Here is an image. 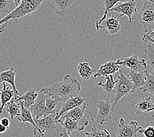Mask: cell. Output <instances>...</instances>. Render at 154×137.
I'll return each instance as SVG.
<instances>
[{
	"label": "cell",
	"mask_w": 154,
	"mask_h": 137,
	"mask_svg": "<svg viewBox=\"0 0 154 137\" xmlns=\"http://www.w3.org/2000/svg\"><path fill=\"white\" fill-rule=\"evenodd\" d=\"M48 94L57 95L60 96L63 101L70 98L79 95L80 90V84L77 80L66 75L64 76L61 82H59L47 88L42 89Z\"/></svg>",
	"instance_id": "cell-1"
},
{
	"label": "cell",
	"mask_w": 154,
	"mask_h": 137,
	"mask_svg": "<svg viewBox=\"0 0 154 137\" xmlns=\"http://www.w3.org/2000/svg\"><path fill=\"white\" fill-rule=\"evenodd\" d=\"M44 0H22L15 9L0 20V26L10 20H17L32 13L40 8Z\"/></svg>",
	"instance_id": "cell-2"
},
{
	"label": "cell",
	"mask_w": 154,
	"mask_h": 137,
	"mask_svg": "<svg viewBox=\"0 0 154 137\" xmlns=\"http://www.w3.org/2000/svg\"><path fill=\"white\" fill-rule=\"evenodd\" d=\"M56 122L62 125L63 129L59 135L64 137L71 136V133L75 131H82L89 124L88 120L80 121L71 117H61Z\"/></svg>",
	"instance_id": "cell-3"
},
{
	"label": "cell",
	"mask_w": 154,
	"mask_h": 137,
	"mask_svg": "<svg viewBox=\"0 0 154 137\" xmlns=\"http://www.w3.org/2000/svg\"><path fill=\"white\" fill-rule=\"evenodd\" d=\"M119 73L117 82L115 84L113 90V92L115 94L113 103L112 105V107L113 108L121 98L131 93L133 88V84L131 80L129 79L128 77L126 76L120 69Z\"/></svg>",
	"instance_id": "cell-4"
},
{
	"label": "cell",
	"mask_w": 154,
	"mask_h": 137,
	"mask_svg": "<svg viewBox=\"0 0 154 137\" xmlns=\"http://www.w3.org/2000/svg\"><path fill=\"white\" fill-rule=\"evenodd\" d=\"M142 1H143V8L138 14V17L139 22L143 26L145 33H149L154 30V3L149 0Z\"/></svg>",
	"instance_id": "cell-5"
},
{
	"label": "cell",
	"mask_w": 154,
	"mask_h": 137,
	"mask_svg": "<svg viewBox=\"0 0 154 137\" xmlns=\"http://www.w3.org/2000/svg\"><path fill=\"white\" fill-rule=\"evenodd\" d=\"M55 114H51L45 117L36 119L34 121L38 128V133L36 136L44 137L46 135H50L57 127V123L55 120Z\"/></svg>",
	"instance_id": "cell-6"
},
{
	"label": "cell",
	"mask_w": 154,
	"mask_h": 137,
	"mask_svg": "<svg viewBox=\"0 0 154 137\" xmlns=\"http://www.w3.org/2000/svg\"><path fill=\"white\" fill-rule=\"evenodd\" d=\"M47 96L48 94L41 90L38 94V96L34 103L29 108L32 113L33 118L45 117L50 114L45 107V99Z\"/></svg>",
	"instance_id": "cell-7"
},
{
	"label": "cell",
	"mask_w": 154,
	"mask_h": 137,
	"mask_svg": "<svg viewBox=\"0 0 154 137\" xmlns=\"http://www.w3.org/2000/svg\"><path fill=\"white\" fill-rule=\"evenodd\" d=\"M137 9L138 8L135 0H128V1L117 3L109 10V12L119 13L120 17L127 16L129 19V22L132 23V21L134 20L132 15L134 13L137 12Z\"/></svg>",
	"instance_id": "cell-8"
},
{
	"label": "cell",
	"mask_w": 154,
	"mask_h": 137,
	"mask_svg": "<svg viewBox=\"0 0 154 137\" xmlns=\"http://www.w3.org/2000/svg\"><path fill=\"white\" fill-rule=\"evenodd\" d=\"M98 108V113L96 117V122L103 125L105 122L111 119L114 112V108L112 107V104L109 100V96H108L106 101L100 100L98 104L94 105Z\"/></svg>",
	"instance_id": "cell-9"
},
{
	"label": "cell",
	"mask_w": 154,
	"mask_h": 137,
	"mask_svg": "<svg viewBox=\"0 0 154 137\" xmlns=\"http://www.w3.org/2000/svg\"><path fill=\"white\" fill-rule=\"evenodd\" d=\"M115 63L121 66L127 67L131 71H144L146 69V64L144 59H140L138 55L130 56L128 58H123L115 61Z\"/></svg>",
	"instance_id": "cell-10"
},
{
	"label": "cell",
	"mask_w": 154,
	"mask_h": 137,
	"mask_svg": "<svg viewBox=\"0 0 154 137\" xmlns=\"http://www.w3.org/2000/svg\"><path fill=\"white\" fill-rule=\"evenodd\" d=\"M141 126L138 125L136 121H132L127 123L123 118H121L117 130V136L118 137H136Z\"/></svg>",
	"instance_id": "cell-11"
},
{
	"label": "cell",
	"mask_w": 154,
	"mask_h": 137,
	"mask_svg": "<svg viewBox=\"0 0 154 137\" xmlns=\"http://www.w3.org/2000/svg\"><path fill=\"white\" fill-rule=\"evenodd\" d=\"M146 93L144 98L137 100L131 104V108L136 114H146L154 111V104L152 100V95Z\"/></svg>",
	"instance_id": "cell-12"
},
{
	"label": "cell",
	"mask_w": 154,
	"mask_h": 137,
	"mask_svg": "<svg viewBox=\"0 0 154 137\" xmlns=\"http://www.w3.org/2000/svg\"><path fill=\"white\" fill-rule=\"evenodd\" d=\"M86 100L85 98H83L80 95H77L76 96L70 98L65 101H63L61 107L59 110L57 114L55 115V120L57 121L61 116L65 114L66 112L72 110L79 105H81Z\"/></svg>",
	"instance_id": "cell-13"
},
{
	"label": "cell",
	"mask_w": 154,
	"mask_h": 137,
	"mask_svg": "<svg viewBox=\"0 0 154 137\" xmlns=\"http://www.w3.org/2000/svg\"><path fill=\"white\" fill-rule=\"evenodd\" d=\"M97 30H107L111 34H117L121 30V24L118 19L114 17L104 19L100 24L96 26Z\"/></svg>",
	"instance_id": "cell-14"
},
{
	"label": "cell",
	"mask_w": 154,
	"mask_h": 137,
	"mask_svg": "<svg viewBox=\"0 0 154 137\" xmlns=\"http://www.w3.org/2000/svg\"><path fill=\"white\" fill-rule=\"evenodd\" d=\"M75 0H51L50 5L55 11V15H60L64 17L66 12L71 8Z\"/></svg>",
	"instance_id": "cell-15"
},
{
	"label": "cell",
	"mask_w": 154,
	"mask_h": 137,
	"mask_svg": "<svg viewBox=\"0 0 154 137\" xmlns=\"http://www.w3.org/2000/svg\"><path fill=\"white\" fill-rule=\"evenodd\" d=\"M121 68V66L117 65L115 61H108L103 63V65L100 66L95 74L94 75V79H96L99 76H106L109 75H114Z\"/></svg>",
	"instance_id": "cell-16"
},
{
	"label": "cell",
	"mask_w": 154,
	"mask_h": 137,
	"mask_svg": "<svg viewBox=\"0 0 154 137\" xmlns=\"http://www.w3.org/2000/svg\"><path fill=\"white\" fill-rule=\"evenodd\" d=\"M21 95V94H20ZM20 95L17 94L15 91L12 89H10V87L7 86L5 83H3V88L0 90V100H1V107H0V117L3 112V108L8 104L9 101H11L14 97H17Z\"/></svg>",
	"instance_id": "cell-17"
},
{
	"label": "cell",
	"mask_w": 154,
	"mask_h": 137,
	"mask_svg": "<svg viewBox=\"0 0 154 137\" xmlns=\"http://www.w3.org/2000/svg\"><path fill=\"white\" fill-rule=\"evenodd\" d=\"M19 101L20 102V107H21V110H20V114L17 116V119H18V120L20 122H23V123L29 122L30 124H32L34 126V130L31 132H32L35 136H37L38 128L34 123L32 113H31V111H30L29 108H26L24 106L23 100H19Z\"/></svg>",
	"instance_id": "cell-18"
},
{
	"label": "cell",
	"mask_w": 154,
	"mask_h": 137,
	"mask_svg": "<svg viewBox=\"0 0 154 137\" xmlns=\"http://www.w3.org/2000/svg\"><path fill=\"white\" fill-rule=\"evenodd\" d=\"M142 58L146 64V71L154 75V47L153 44L149 42L148 48L144 50Z\"/></svg>",
	"instance_id": "cell-19"
},
{
	"label": "cell",
	"mask_w": 154,
	"mask_h": 137,
	"mask_svg": "<svg viewBox=\"0 0 154 137\" xmlns=\"http://www.w3.org/2000/svg\"><path fill=\"white\" fill-rule=\"evenodd\" d=\"M128 76L133 84V88L131 93L135 92L136 90L139 89L140 88L143 86L146 80L144 71H131L129 72Z\"/></svg>",
	"instance_id": "cell-20"
},
{
	"label": "cell",
	"mask_w": 154,
	"mask_h": 137,
	"mask_svg": "<svg viewBox=\"0 0 154 137\" xmlns=\"http://www.w3.org/2000/svg\"><path fill=\"white\" fill-rule=\"evenodd\" d=\"M60 102H63V99L57 95L48 94L45 99V107L50 114H54L57 115L60 109L58 105Z\"/></svg>",
	"instance_id": "cell-21"
},
{
	"label": "cell",
	"mask_w": 154,
	"mask_h": 137,
	"mask_svg": "<svg viewBox=\"0 0 154 137\" xmlns=\"http://www.w3.org/2000/svg\"><path fill=\"white\" fill-rule=\"evenodd\" d=\"M15 75H16V70L11 67V69L8 70V71H3L0 73V84L3 83H8L9 84H11L13 89L15 91V92L20 95L17 90V87L15 85Z\"/></svg>",
	"instance_id": "cell-22"
},
{
	"label": "cell",
	"mask_w": 154,
	"mask_h": 137,
	"mask_svg": "<svg viewBox=\"0 0 154 137\" xmlns=\"http://www.w3.org/2000/svg\"><path fill=\"white\" fill-rule=\"evenodd\" d=\"M38 94L36 89H30L25 94L23 95L21 94L17 97V99L18 100H23L24 106L26 108H29L34 103L38 96Z\"/></svg>",
	"instance_id": "cell-23"
},
{
	"label": "cell",
	"mask_w": 154,
	"mask_h": 137,
	"mask_svg": "<svg viewBox=\"0 0 154 137\" xmlns=\"http://www.w3.org/2000/svg\"><path fill=\"white\" fill-rule=\"evenodd\" d=\"M17 97H14L13 99L10 101H9L5 105V106H7V110H8V112L12 119H14L15 116L17 117V116L20 114V110H21V107H20V102L19 100H17Z\"/></svg>",
	"instance_id": "cell-24"
},
{
	"label": "cell",
	"mask_w": 154,
	"mask_h": 137,
	"mask_svg": "<svg viewBox=\"0 0 154 137\" xmlns=\"http://www.w3.org/2000/svg\"><path fill=\"white\" fill-rule=\"evenodd\" d=\"M78 72L81 78L85 80H88L93 75L94 70L89 65L87 62L80 63L78 65Z\"/></svg>",
	"instance_id": "cell-25"
},
{
	"label": "cell",
	"mask_w": 154,
	"mask_h": 137,
	"mask_svg": "<svg viewBox=\"0 0 154 137\" xmlns=\"http://www.w3.org/2000/svg\"><path fill=\"white\" fill-rule=\"evenodd\" d=\"M146 76V82L143 86L140 87L139 90L143 92H147L154 96V75L144 71Z\"/></svg>",
	"instance_id": "cell-26"
},
{
	"label": "cell",
	"mask_w": 154,
	"mask_h": 137,
	"mask_svg": "<svg viewBox=\"0 0 154 137\" xmlns=\"http://www.w3.org/2000/svg\"><path fill=\"white\" fill-rule=\"evenodd\" d=\"M106 80H107L106 83H103L102 80H101V81L98 84H97V86L102 87L103 90L107 94L108 96H109L111 93L113 92L115 84L117 83V80H114L113 75H107V76H106Z\"/></svg>",
	"instance_id": "cell-27"
},
{
	"label": "cell",
	"mask_w": 154,
	"mask_h": 137,
	"mask_svg": "<svg viewBox=\"0 0 154 137\" xmlns=\"http://www.w3.org/2000/svg\"><path fill=\"white\" fill-rule=\"evenodd\" d=\"M126 1H128V0H103V3H104V8H105L104 13H103V17H101V19L97 20L96 22V26L98 25V24H100L104 19H106L107 18V13L109 12V10L113 8V7H114L115 5H116L117 3L121 2H126ZM141 1H142V0H141Z\"/></svg>",
	"instance_id": "cell-28"
},
{
	"label": "cell",
	"mask_w": 154,
	"mask_h": 137,
	"mask_svg": "<svg viewBox=\"0 0 154 137\" xmlns=\"http://www.w3.org/2000/svg\"><path fill=\"white\" fill-rule=\"evenodd\" d=\"M92 121H93V126L91 130V132H86V135L88 137H94V136H100V137H109L111 135L109 133L106 129H104L103 131H101L99 129L96 127V121H94V119H92Z\"/></svg>",
	"instance_id": "cell-29"
},
{
	"label": "cell",
	"mask_w": 154,
	"mask_h": 137,
	"mask_svg": "<svg viewBox=\"0 0 154 137\" xmlns=\"http://www.w3.org/2000/svg\"><path fill=\"white\" fill-rule=\"evenodd\" d=\"M11 4V0H0V15H8Z\"/></svg>",
	"instance_id": "cell-30"
},
{
	"label": "cell",
	"mask_w": 154,
	"mask_h": 137,
	"mask_svg": "<svg viewBox=\"0 0 154 137\" xmlns=\"http://www.w3.org/2000/svg\"><path fill=\"white\" fill-rule=\"evenodd\" d=\"M138 132L143 134L146 137H154V126H148L146 128L140 126Z\"/></svg>",
	"instance_id": "cell-31"
},
{
	"label": "cell",
	"mask_w": 154,
	"mask_h": 137,
	"mask_svg": "<svg viewBox=\"0 0 154 137\" xmlns=\"http://www.w3.org/2000/svg\"><path fill=\"white\" fill-rule=\"evenodd\" d=\"M142 40L145 42H150V43H152L153 44H154V39L152 38V37L148 36V34L146 33L143 35V37H142Z\"/></svg>",
	"instance_id": "cell-32"
},
{
	"label": "cell",
	"mask_w": 154,
	"mask_h": 137,
	"mask_svg": "<svg viewBox=\"0 0 154 137\" xmlns=\"http://www.w3.org/2000/svg\"><path fill=\"white\" fill-rule=\"evenodd\" d=\"M0 123H2L3 125L6 126L7 128H8L10 125V121L8 118L3 117L0 120Z\"/></svg>",
	"instance_id": "cell-33"
},
{
	"label": "cell",
	"mask_w": 154,
	"mask_h": 137,
	"mask_svg": "<svg viewBox=\"0 0 154 137\" xmlns=\"http://www.w3.org/2000/svg\"><path fill=\"white\" fill-rule=\"evenodd\" d=\"M8 22H6L5 23H3V25L0 27V34H2L3 33V32H4L5 27L8 26Z\"/></svg>",
	"instance_id": "cell-34"
},
{
	"label": "cell",
	"mask_w": 154,
	"mask_h": 137,
	"mask_svg": "<svg viewBox=\"0 0 154 137\" xmlns=\"http://www.w3.org/2000/svg\"><path fill=\"white\" fill-rule=\"evenodd\" d=\"M6 126H5L4 125H3L2 123H0V133H3L6 131L7 130Z\"/></svg>",
	"instance_id": "cell-35"
},
{
	"label": "cell",
	"mask_w": 154,
	"mask_h": 137,
	"mask_svg": "<svg viewBox=\"0 0 154 137\" xmlns=\"http://www.w3.org/2000/svg\"><path fill=\"white\" fill-rule=\"evenodd\" d=\"M21 1H22V0H13V2H14V3H15L16 7H17L20 4V2H21Z\"/></svg>",
	"instance_id": "cell-36"
},
{
	"label": "cell",
	"mask_w": 154,
	"mask_h": 137,
	"mask_svg": "<svg viewBox=\"0 0 154 137\" xmlns=\"http://www.w3.org/2000/svg\"><path fill=\"white\" fill-rule=\"evenodd\" d=\"M146 33L147 34H148V36L152 37V36H154V30H152V32H149V33Z\"/></svg>",
	"instance_id": "cell-37"
},
{
	"label": "cell",
	"mask_w": 154,
	"mask_h": 137,
	"mask_svg": "<svg viewBox=\"0 0 154 137\" xmlns=\"http://www.w3.org/2000/svg\"><path fill=\"white\" fill-rule=\"evenodd\" d=\"M149 2H152L153 3H154V0H149Z\"/></svg>",
	"instance_id": "cell-38"
}]
</instances>
